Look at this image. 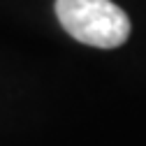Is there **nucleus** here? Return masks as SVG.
<instances>
[{
  "label": "nucleus",
  "instance_id": "1",
  "mask_svg": "<svg viewBox=\"0 0 146 146\" xmlns=\"http://www.w3.org/2000/svg\"><path fill=\"white\" fill-rule=\"evenodd\" d=\"M56 16L77 42L116 49L130 37V19L111 0H56Z\"/></svg>",
  "mask_w": 146,
  "mask_h": 146
}]
</instances>
